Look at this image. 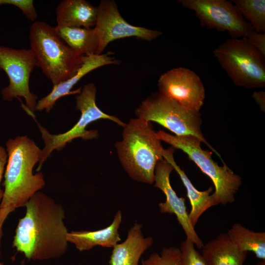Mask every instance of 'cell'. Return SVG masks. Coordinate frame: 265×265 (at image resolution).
Here are the masks:
<instances>
[{
  "label": "cell",
  "mask_w": 265,
  "mask_h": 265,
  "mask_svg": "<svg viewBox=\"0 0 265 265\" xmlns=\"http://www.w3.org/2000/svg\"><path fill=\"white\" fill-rule=\"evenodd\" d=\"M25 206L26 214L19 220L13 247L28 260H46L63 255L68 232L62 207L39 191Z\"/></svg>",
  "instance_id": "obj_1"
},
{
  "label": "cell",
  "mask_w": 265,
  "mask_h": 265,
  "mask_svg": "<svg viewBox=\"0 0 265 265\" xmlns=\"http://www.w3.org/2000/svg\"><path fill=\"white\" fill-rule=\"evenodd\" d=\"M7 160L0 204V227L16 209L25 206L28 200L45 185L42 172L33 174L41 151L27 135L9 139L6 143Z\"/></svg>",
  "instance_id": "obj_2"
},
{
  "label": "cell",
  "mask_w": 265,
  "mask_h": 265,
  "mask_svg": "<svg viewBox=\"0 0 265 265\" xmlns=\"http://www.w3.org/2000/svg\"><path fill=\"white\" fill-rule=\"evenodd\" d=\"M115 147L121 165L132 179L154 183L155 167L163 159L164 149L150 122L131 119L123 127L122 140Z\"/></svg>",
  "instance_id": "obj_3"
},
{
  "label": "cell",
  "mask_w": 265,
  "mask_h": 265,
  "mask_svg": "<svg viewBox=\"0 0 265 265\" xmlns=\"http://www.w3.org/2000/svg\"><path fill=\"white\" fill-rule=\"evenodd\" d=\"M30 49L43 73L53 86L73 77L80 68L84 56L70 48L60 38L54 27L34 22L29 31Z\"/></svg>",
  "instance_id": "obj_4"
},
{
  "label": "cell",
  "mask_w": 265,
  "mask_h": 265,
  "mask_svg": "<svg viewBox=\"0 0 265 265\" xmlns=\"http://www.w3.org/2000/svg\"><path fill=\"white\" fill-rule=\"evenodd\" d=\"M156 134L160 141L182 150L211 179L215 187L213 194L217 205H225L235 201V194L242 183L241 177L225 163L219 166L212 158V153L202 149L199 139L192 135H173L162 130L156 132Z\"/></svg>",
  "instance_id": "obj_5"
},
{
  "label": "cell",
  "mask_w": 265,
  "mask_h": 265,
  "mask_svg": "<svg viewBox=\"0 0 265 265\" xmlns=\"http://www.w3.org/2000/svg\"><path fill=\"white\" fill-rule=\"evenodd\" d=\"M213 54L235 85L247 88L265 86V56L247 37L228 38Z\"/></svg>",
  "instance_id": "obj_6"
},
{
  "label": "cell",
  "mask_w": 265,
  "mask_h": 265,
  "mask_svg": "<svg viewBox=\"0 0 265 265\" xmlns=\"http://www.w3.org/2000/svg\"><path fill=\"white\" fill-rule=\"evenodd\" d=\"M97 88L93 83L85 84L80 93L76 97V109L80 111V117L77 123L69 131L58 134H53L40 124L38 126L45 146L41 151L39 165L36 169L39 171L44 162L53 150H60L68 143L77 138L84 140H91L98 137L96 130H87V126L91 123L100 119H108L122 127L126 123L116 117L106 114L97 106L96 97Z\"/></svg>",
  "instance_id": "obj_7"
},
{
  "label": "cell",
  "mask_w": 265,
  "mask_h": 265,
  "mask_svg": "<svg viewBox=\"0 0 265 265\" xmlns=\"http://www.w3.org/2000/svg\"><path fill=\"white\" fill-rule=\"evenodd\" d=\"M135 114L137 118L159 124L175 135L196 137L221 158L202 134L199 112L187 109L178 102L159 92L145 99L136 109Z\"/></svg>",
  "instance_id": "obj_8"
},
{
  "label": "cell",
  "mask_w": 265,
  "mask_h": 265,
  "mask_svg": "<svg viewBox=\"0 0 265 265\" xmlns=\"http://www.w3.org/2000/svg\"><path fill=\"white\" fill-rule=\"evenodd\" d=\"M37 66L35 56L30 49H14L0 46V70L9 79L8 85L1 91L2 98L11 101L14 98H23L26 104L23 108L35 118L37 97L29 86L31 73Z\"/></svg>",
  "instance_id": "obj_9"
},
{
  "label": "cell",
  "mask_w": 265,
  "mask_h": 265,
  "mask_svg": "<svg viewBox=\"0 0 265 265\" xmlns=\"http://www.w3.org/2000/svg\"><path fill=\"white\" fill-rule=\"evenodd\" d=\"M183 7L193 10L201 26L227 31L231 38L247 37L254 29L237 7L226 0H179Z\"/></svg>",
  "instance_id": "obj_10"
},
{
  "label": "cell",
  "mask_w": 265,
  "mask_h": 265,
  "mask_svg": "<svg viewBox=\"0 0 265 265\" xmlns=\"http://www.w3.org/2000/svg\"><path fill=\"white\" fill-rule=\"evenodd\" d=\"M97 7V17L94 28L99 39L97 54H102L107 45L116 39L135 37L150 41L161 32L128 23L120 14L114 0H102Z\"/></svg>",
  "instance_id": "obj_11"
},
{
  "label": "cell",
  "mask_w": 265,
  "mask_h": 265,
  "mask_svg": "<svg viewBox=\"0 0 265 265\" xmlns=\"http://www.w3.org/2000/svg\"><path fill=\"white\" fill-rule=\"evenodd\" d=\"M159 92L178 102L187 109L199 112L205 90L199 76L183 67L174 68L161 75L158 80Z\"/></svg>",
  "instance_id": "obj_12"
},
{
  "label": "cell",
  "mask_w": 265,
  "mask_h": 265,
  "mask_svg": "<svg viewBox=\"0 0 265 265\" xmlns=\"http://www.w3.org/2000/svg\"><path fill=\"white\" fill-rule=\"evenodd\" d=\"M173 170L172 166L164 159L159 161L155 167L154 186L160 189L166 197L164 202L159 204L160 212L174 214L186 238L190 240L198 248H202L204 243L189 220L185 205L186 199L179 197L171 186L170 175Z\"/></svg>",
  "instance_id": "obj_13"
},
{
  "label": "cell",
  "mask_w": 265,
  "mask_h": 265,
  "mask_svg": "<svg viewBox=\"0 0 265 265\" xmlns=\"http://www.w3.org/2000/svg\"><path fill=\"white\" fill-rule=\"evenodd\" d=\"M120 61L110 55L109 53L84 56L83 62L75 75L67 80L53 85L48 95L37 102L36 110L49 112L60 98L70 94H79L81 88L71 91L74 86L84 76L100 67L118 64Z\"/></svg>",
  "instance_id": "obj_14"
},
{
  "label": "cell",
  "mask_w": 265,
  "mask_h": 265,
  "mask_svg": "<svg viewBox=\"0 0 265 265\" xmlns=\"http://www.w3.org/2000/svg\"><path fill=\"white\" fill-rule=\"evenodd\" d=\"M142 228L141 224L135 222L126 240L113 247L109 265H138L142 255L154 242L152 237L144 238Z\"/></svg>",
  "instance_id": "obj_15"
},
{
  "label": "cell",
  "mask_w": 265,
  "mask_h": 265,
  "mask_svg": "<svg viewBox=\"0 0 265 265\" xmlns=\"http://www.w3.org/2000/svg\"><path fill=\"white\" fill-rule=\"evenodd\" d=\"M121 222L122 212L119 210L106 228L93 231H71L68 233L67 240L80 251L89 250L96 246L113 248L121 240L118 229Z\"/></svg>",
  "instance_id": "obj_16"
},
{
  "label": "cell",
  "mask_w": 265,
  "mask_h": 265,
  "mask_svg": "<svg viewBox=\"0 0 265 265\" xmlns=\"http://www.w3.org/2000/svg\"><path fill=\"white\" fill-rule=\"evenodd\" d=\"M174 151L175 148L173 147L164 149L162 156L178 174L186 188L187 196L191 206L188 217L191 224L195 227L201 215L208 209L217 204L213 193L211 195L212 190V187L204 191H199L194 186L185 172L175 162L173 156Z\"/></svg>",
  "instance_id": "obj_17"
},
{
  "label": "cell",
  "mask_w": 265,
  "mask_h": 265,
  "mask_svg": "<svg viewBox=\"0 0 265 265\" xmlns=\"http://www.w3.org/2000/svg\"><path fill=\"white\" fill-rule=\"evenodd\" d=\"M97 17V7L85 0H63L56 9L58 26L92 28Z\"/></svg>",
  "instance_id": "obj_18"
},
{
  "label": "cell",
  "mask_w": 265,
  "mask_h": 265,
  "mask_svg": "<svg viewBox=\"0 0 265 265\" xmlns=\"http://www.w3.org/2000/svg\"><path fill=\"white\" fill-rule=\"evenodd\" d=\"M247 252L240 250L227 233L204 244L202 255L207 265H244Z\"/></svg>",
  "instance_id": "obj_19"
},
{
  "label": "cell",
  "mask_w": 265,
  "mask_h": 265,
  "mask_svg": "<svg viewBox=\"0 0 265 265\" xmlns=\"http://www.w3.org/2000/svg\"><path fill=\"white\" fill-rule=\"evenodd\" d=\"M54 28L60 38L77 53L83 56L97 54L99 39L94 27L56 26Z\"/></svg>",
  "instance_id": "obj_20"
},
{
  "label": "cell",
  "mask_w": 265,
  "mask_h": 265,
  "mask_svg": "<svg viewBox=\"0 0 265 265\" xmlns=\"http://www.w3.org/2000/svg\"><path fill=\"white\" fill-rule=\"evenodd\" d=\"M227 234L240 250L252 252L258 258L265 260V232L250 230L237 223L228 230Z\"/></svg>",
  "instance_id": "obj_21"
},
{
  "label": "cell",
  "mask_w": 265,
  "mask_h": 265,
  "mask_svg": "<svg viewBox=\"0 0 265 265\" xmlns=\"http://www.w3.org/2000/svg\"><path fill=\"white\" fill-rule=\"evenodd\" d=\"M231 2L255 31L265 33V0H234Z\"/></svg>",
  "instance_id": "obj_22"
},
{
  "label": "cell",
  "mask_w": 265,
  "mask_h": 265,
  "mask_svg": "<svg viewBox=\"0 0 265 265\" xmlns=\"http://www.w3.org/2000/svg\"><path fill=\"white\" fill-rule=\"evenodd\" d=\"M180 256L179 248L164 247L160 254L153 253L141 263L143 265H181Z\"/></svg>",
  "instance_id": "obj_23"
},
{
  "label": "cell",
  "mask_w": 265,
  "mask_h": 265,
  "mask_svg": "<svg viewBox=\"0 0 265 265\" xmlns=\"http://www.w3.org/2000/svg\"><path fill=\"white\" fill-rule=\"evenodd\" d=\"M181 265H207L203 256L194 247V244L186 238L179 248Z\"/></svg>",
  "instance_id": "obj_24"
},
{
  "label": "cell",
  "mask_w": 265,
  "mask_h": 265,
  "mask_svg": "<svg viewBox=\"0 0 265 265\" xmlns=\"http://www.w3.org/2000/svg\"><path fill=\"white\" fill-rule=\"evenodd\" d=\"M11 4L19 8L29 20L35 22L37 13L32 0H0V5Z\"/></svg>",
  "instance_id": "obj_25"
},
{
  "label": "cell",
  "mask_w": 265,
  "mask_h": 265,
  "mask_svg": "<svg viewBox=\"0 0 265 265\" xmlns=\"http://www.w3.org/2000/svg\"><path fill=\"white\" fill-rule=\"evenodd\" d=\"M247 38L251 44L265 56V33L253 30Z\"/></svg>",
  "instance_id": "obj_26"
},
{
  "label": "cell",
  "mask_w": 265,
  "mask_h": 265,
  "mask_svg": "<svg viewBox=\"0 0 265 265\" xmlns=\"http://www.w3.org/2000/svg\"><path fill=\"white\" fill-rule=\"evenodd\" d=\"M7 154L6 150L0 145V201L2 200L4 194V190L0 188V183L7 163Z\"/></svg>",
  "instance_id": "obj_27"
},
{
  "label": "cell",
  "mask_w": 265,
  "mask_h": 265,
  "mask_svg": "<svg viewBox=\"0 0 265 265\" xmlns=\"http://www.w3.org/2000/svg\"><path fill=\"white\" fill-rule=\"evenodd\" d=\"M253 97L259 106L262 110L265 111V93L264 91L255 92Z\"/></svg>",
  "instance_id": "obj_28"
},
{
  "label": "cell",
  "mask_w": 265,
  "mask_h": 265,
  "mask_svg": "<svg viewBox=\"0 0 265 265\" xmlns=\"http://www.w3.org/2000/svg\"><path fill=\"white\" fill-rule=\"evenodd\" d=\"M2 227H0V248L1 238H2ZM0 265H2V264L0 263Z\"/></svg>",
  "instance_id": "obj_29"
},
{
  "label": "cell",
  "mask_w": 265,
  "mask_h": 265,
  "mask_svg": "<svg viewBox=\"0 0 265 265\" xmlns=\"http://www.w3.org/2000/svg\"><path fill=\"white\" fill-rule=\"evenodd\" d=\"M256 265H265V260H261Z\"/></svg>",
  "instance_id": "obj_30"
},
{
  "label": "cell",
  "mask_w": 265,
  "mask_h": 265,
  "mask_svg": "<svg viewBox=\"0 0 265 265\" xmlns=\"http://www.w3.org/2000/svg\"><path fill=\"white\" fill-rule=\"evenodd\" d=\"M141 265H143V264H142V263H141Z\"/></svg>",
  "instance_id": "obj_31"
}]
</instances>
